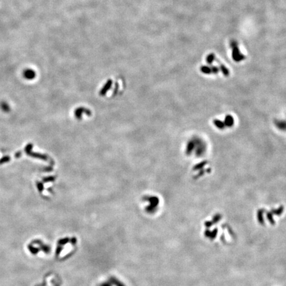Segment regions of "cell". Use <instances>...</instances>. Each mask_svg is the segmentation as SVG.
Here are the masks:
<instances>
[{
  "mask_svg": "<svg viewBox=\"0 0 286 286\" xmlns=\"http://www.w3.org/2000/svg\"><path fill=\"white\" fill-rule=\"evenodd\" d=\"M83 113H86L88 115H91V111H89L87 109L84 108V107H80L78 109H77L76 110V112H75V115H76L77 119H81L82 118V114Z\"/></svg>",
  "mask_w": 286,
  "mask_h": 286,
  "instance_id": "cell-1",
  "label": "cell"
},
{
  "mask_svg": "<svg viewBox=\"0 0 286 286\" xmlns=\"http://www.w3.org/2000/svg\"><path fill=\"white\" fill-rule=\"evenodd\" d=\"M1 107H2V109H3V110H4V111H7L9 110V107H8V105H7V104H6V103H2V105H1Z\"/></svg>",
  "mask_w": 286,
  "mask_h": 286,
  "instance_id": "cell-2",
  "label": "cell"
}]
</instances>
